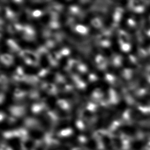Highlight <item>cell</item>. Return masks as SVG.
<instances>
[{"instance_id": "25", "label": "cell", "mask_w": 150, "mask_h": 150, "mask_svg": "<svg viewBox=\"0 0 150 150\" xmlns=\"http://www.w3.org/2000/svg\"><path fill=\"white\" fill-rule=\"evenodd\" d=\"M45 13V12L42 11V10H39V9H35L33 11H32L31 13V16L33 18H38L42 16H43Z\"/></svg>"}, {"instance_id": "15", "label": "cell", "mask_w": 150, "mask_h": 150, "mask_svg": "<svg viewBox=\"0 0 150 150\" xmlns=\"http://www.w3.org/2000/svg\"><path fill=\"white\" fill-rule=\"evenodd\" d=\"M122 12H123V9L122 8L117 7L115 8L112 16L114 23L117 24L119 22V21L121 18Z\"/></svg>"}, {"instance_id": "30", "label": "cell", "mask_w": 150, "mask_h": 150, "mask_svg": "<svg viewBox=\"0 0 150 150\" xmlns=\"http://www.w3.org/2000/svg\"><path fill=\"white\" fill-rule=\"evenodd\" d=\"M122 76L127 79H128L130 78L131 75V70L130 69H125L122 70Z\"/></svg>"}, {"instance_id": "28", "label": "cell", "mask_w": 150, "mask_h": 150, "mask_svg": "<svg viewBox=\"0 0 150 150\" xmlns=\"http://www.w3.org/2000/svg\"><path fill=\"white\" fill-rule=\"evenodd\" d=\"M49 73V68H42L38 71L37 76L39 77H45L46 75H47Z\"/></svg>"}, {"instance_id": "6", "label": "cell", "mask_w": 150, "mask_h": 150, "mask_svg": "<svg viewBox=\"0 0 150 150\" xmlns=\"http://www.w3.org/2000/svg\"><path fill=\"white\" fill-rule=\"evenodd\" d=\"M23 25L16 22L10 23L6 27L7 31L11 34H13L16 32H21L23 30Z\"/></svg>"}, {"instance_id": "22", "label": "cell", "mask_w": 150, "mask_h": 150, "mask_svg": "<svg viewBox=\"0 0 150 150\" xmlns=\"http://www.w3.org/2000/svg\"><path fill=\"white\" fill-rule=\"evenodd\" d=\"M60 27V24L59 21L56 20H50L47 25V28L52 30V29H57Z\"/></svg>"}, {"instance_id": "1", "label": "cell", "mask_w": 150, "mask_h": 150, "mask_svg": "<svg viewBox=\"0 0 150 150\" xmlns=\"http://www.w3.org/2000/svg\"><path fill=\"white\" fill-rule=\"evenodd\" d=\"M8 111L11 116L16 118L22 117L26 114V107L23 105H12L8 108Z\"/></svg>"}, {"instance_id": "24", "label": "cell", "mask_w": 150, "mask_h": 150, "mask_svg": "<svg viewBox=\"0 0 150 150\" xmlns=\"http://www.w3.org/2000/svg\"><path fill=\"white\" fill-rule=\"evenodd\" d=\"M75 86L76 87V88H77L78 89L80 90H84L86 88V83L81 79H79L78 80H77L76 81H75L74 83Z\"/></svg>"}, {"instance_id": "16", "label": "cell", "mask_w": 150, "mask_h": 150, "mask_svg": "<svg viewBox=\"0 0 150 150\" xmlns=\"http://www.w3.org/2000/svg\"><path fill=\"white\" fill-rule=\"evenodd\" d=\"M88 142V139L87 138L86 135H80L77 136V139L76 140V144L77 146L79 147H84L87 143Z\"/></svg>"}, {"instance_id": "33", "label": "cell", "mask_w": 150, "mask_h": 150, "mask_svg": "<svg viewBox=\"0 0 150 150\" xmlns=\"http://www.w3.org/2000/svg\"><path fill=\"white\" fill-rule=\"evenodd\" d=\"M120 47H121V49L122 51L125 52H127L130 50V45L128 43H122L121 45H120Z\"/></svg>"}, {"instance_id": "20", "label": "cell", "mask_w": 150, "mask_h": 150, "mask_svg": "<svg viewBox=\"0 0 150 150\" xmlns=\"http://www.w3.org/2000/svg\"><path fill=\"white\" fill-rule=\"evenodd\" d=\"M91 25L96 29L103 28V21L99 17L94 18L91 20Z\"/></svg>"}, {"instance_id": "10", "label": "cell", "mask_w": 150, "mask_h": 150, "mask_svg": "<svg viewBox=\"0 0 150 150\" xmlns=\"http://www.w3.org/2000/svg\"><path fill=\"white\" fill-rule=\"evenodd\" d=\"M13 57L8 53H4L1 55V61L6 66H10L13 63Z\"/></svg>"}, {"instance_id": "32", "label": "cell", "mask_w": 150, "mask_h": 150, "mask_svg": "<svg viewBox=\"0 0 150 150\" xmlns=\"http://www.w3.org/2000/svg\"><path fill=\"white\" fill-rule=\"evenodd\" d=\"M15 75H17V76H20V75H23L25 74L24 71H23V69L22 68V66H18L16 69V70H15L14 73H13Z\"/></svg>"}, {"instance_id": "36", "label": "cell", "mask_w": 150, "mask_h": 150, "mask_svg": "<svg viewBox=\"0 0 150 150\" xmlns=\"http://www.w3.org/2000/svg\"><path fill=\"white\" fill-rule=\"evenodd\" d=\"M0 112H1V113H0V119H1V121L2 122L3 120L5 118L6 115H5V114L3 111H1Z\"/></svg>"}, {"instance_id": "38", "label": "cell", "mask_w": 150, "mask_h": 150, "mask_svg": "<svg viewBox=\"0 0 150 150\" xmlns=\"http://www.w3.org/2000/svg\"><path fill=\"white\" fill-rule=\"evenodd\" d=\"M54 150H64V149H54Z\"/></svg>"}, {"instance_id": "14", "label": "cell", "mask_w": 150, "mask_h": 150, "mask_svg": "<svg viewBox=\"0 0 150 150\" xmlns=\"http://www.w3.org/2000/svg\"><path fill=\"white\" fill-rule=\"evenodd\" d=\"M122 62V58L121 55L114 54L111 57V62L113 66L118 67L121 66Z\"/></svg>"}, {"instance_id": "18", "label": "cell", "mask_w": 150, "mask_h": 150, "mask_svg": "<svg viewBox=\"0 0 150 150\" xmlns=\"http://www.w3.org/2000/svg\"><path fill=\"white\" fill-rule=\"evenodd\" d=\"M118 37L120 45L122 43H127L129 40L128 35L123 30L120 29L118 30Z\"/></svg>"}, {"instance_id": "7", "label": "cell", "mask_w": 150, "mask_h": 150, "mask_svg": "<svg viewBox=\"0 0 150 150\" xmlns=\"http://www.w3.org/2000/svg\"><path fill=\"white\" fill-rule=\"evenodd\" d=\"M6 45L9 49V50L11 52L16 53L19 54V53L22 50L20 46L18 45V43L13 39H8L6 41Z\"/></svg>"}, {"instance_id": "21", "label": "cell", "mask_w": 150, "mask_h": 150, "mask_svg": "<svg viewBox=\"0 0 150 150\" xmlns=\"http://www.w3.org/2000/svg\"><path fill=\"white\" fill-rule=\"evenodd\" d=\"M76 126L77 128L81 131H85L86 128V125L85 123V121L81 118H79L76 121Z\"/></svg>"}, {"instance_id": "9", "label": "cell", "mask_w": 150, "mask_h": 150, "mask_svg": "<svg viewBox=\"0 0 150 150\" xmlns=\"http://www.w3.org/2000/svg\"><path fill=\"white\" fill-rule=\"evenodd\" d=\"M104 97V93L100 88H97L94 89L91 94V98L93 102L95 103L100 101V100Z\"/></svg>"}, {"instance_id": "2", "label": "cell", "mask_w": 150, "mask_h": 150, "mask_svg": "<svg viewBox=\"0 0 150 150\" xmlns=\"http://www.w3.org/2000/svg\"><path fill=\"white\" fill-rule=\"evenodd\" d=\"M22 38L28 42H32L35 39L36 32L34 28L29 25H23V28L21 32Z\"/></svg>"}, {"instance_id": "29", "label": "cell", "mask_w": 150, "mask_h": 150, "mask_svg": "<svg viewBox=\"0 0 150 150\" xmlns=\"http://www.w3.org/2000/svg\"><path fill=\"white\" fill-rule=\"evenodd\" d=\"M98 45L103 48H108L111 46V42L110 40V39H107L105 40H103L102 42H100L99 43H98Z\"/></svg>"}, {"instance_id": "5", "label": "cell", "mask_w": 150, "mask_h": 150, "mask_svg": "<svg viewBox=\"0 0 150 150\" xmlns=\"http://www.w3.org/2000/svg\"><path fill=\"white\" fill-rule=\"evenodd\" d=\"M95 62L97 68L101 70H105L108 66V62L105 57L101 54H97L95 58Z\"/></svg>"}, {"instance_id": "35", "label": "cell", "mask_w": 150, "mask_h": 150, "mask_svg": "<svg viewBox=\"0 0 150 150\" xmlns=\"http://www.w3.org/2000/svg\"><path fill=\"white\" fill-rule=\"evenodd\" d=\"M5 94H4V93L2 91V92L1 93V96H0V103H1V104L3 103V101H4V100H5Z\"/></svg>"}, {"instance_id": "13", "label": "cell", "mask_w": 150, "mask_h": 150, "mask_svg": "<svg viewBox=\"0 0 150 150\" xmlns=\"http://www.w3.org/2000/svg\"><path fill=\"white\" fill-rule=\"evenodd\" d=\"M56 104L59 108L65 111H69L70 110V104L67 100L64 99H59L57 100Z\"/></svg>"}, {"instance_id": "27", "label": "cell", "mask_w": 150, "mask_h": 150, "mask_svg": "<svg viewBox=\"0 0 150 150\" xmlns=\"http://www.w3.org/2000/svg\"><path fill=\"white\" fill-rule=\"evenodd\" d=\"M56 43L54 40H53L52 39H47V40L46 41L44 46L47 49H50L54 48L56 46Z\"/></svg>"}, {"instance_id": "4", "label": "cell", "mask_w": 150, "mask_h": 150, "mask_svg": "<svg viewBox=\"0 0 150 150\" xmlns=\"http://www.w3.org/2000/svg\"><path fill=\"white\" fill-rule=\"evenodd\" d=\"M73 134V130L71 128L68 127L65 128L60 129L59 131L56 134V136L59 142L64 141L66 142L67 141V139H69Z\"/></svg>"}, {"instance_id": "17", "label": "cell", "mask_w": 150, "mask_h": 150, "mask_svg": "<svg viewBox=\"0 0 150 150\" xmlns=\"http://www.w3.org/2000/svg\"><path fill=\"white\" fill-rule=\"evenodd\" d=\"M74 30L76 32L81 35H86L88 33L89 29L88 27L82 25H76L74 27Z\"/></svg>"}, {"instance_id": "8", "label": "cell", "mask_w": 150, "mask_h": 150, "mask_svg": "<svg viewBox=\"0 0 150 150\" xmlns=\"http://www.w3.org/2000/svg\"><path fill=\"white\" fill-rule=\"evenodd\" d=\"M43 91H45L48 94L56 96L58 93L59 89L54 84L51 83H46L44 87Z\"/></svg>"}, {"instance_id": "31", "label": "cell", "mask_w": 150, "mask_h": 150, "mask_svg": "<svg viewBox=\"0 0 150 150\" xmlns=\"http://www.w3.org/2000/svg\"><path fill=\"white\" fill-rule=\"evenodd\" d=\"M59 52L62 56H67L70 54V50L68 47H63L59 51Z\"/></svg>"}, {"instance_id": "34", "label": "cell", "mask_w": 150, "mask_h": 150, "mask_svg": "<svg viewBox=\"0 0 150 150\" xmlns=\"http://www.w3.org/2000/svg\"><path fill=\"white\" fill-rule=\"evenodd\" d=\"M98 79L97 76L94 73H90L88 75V81L90 82H94L97 81Z\"/></svg>"}, {"instance_id": "12", "label": "cell", "mask_w": 150, "mask_h": 150, "mask_svg": "<svg viewBox=\"0 0 150 150\" xmlns=\"http://www.w3.org/2000/svg\"><path fill=\"white\" fill-rule=\"evenodd\" d=\"M105 80L113 86L117 87L120 85V80L111 74L106 73L105 74Z\"/></svg>"}, {"instance_id": "11", "label": "cell", "mask_w": 150, "mask_h": 150, "mask_svg": "<svg viewBox=\"0 0 150 150\" xmlns=\"http://www.w3.org/2000/svg\"><path fill=\"white\" fill-rule=\"evenodd\" d=\"M13 97L17 101H20L25 98V97L28 95V92L25 90H22L21 88H16L15 89L13 93Z\"/></svg>"}, {"instance_id": "19", "label": "cell", "mask_w": 150, "mask_h": 150, "mask_svg": "<svg viewBox=\"0 0 150 150\" xmlns=\"http://www.w3.org/2000/svg\"><path fill=\"white\" fill-rule=\"evenodd\" d=\"M8 78L6 77V75L2 74L1 75L0 78V84H1V88L2 91H5L7 90L8 87Z\"/></svg>"}, {"instance_id": "3", "label": "cell", "mask_w": 150, "mask_h": 150, "mask_svg": "<svg viewBox=\"0 0 150 150\" xmlns=\"http://www.w3.org/2000/svg\"><path fill=\"white\" fill-rule=\"evenodd\" d=\"M24 126L25 128L33 129V130H40L42 128L40 122L35 118L33 117H27L23 121Z\"/></svg>"}, {"instance_id": "26", "label": "cell", "mask_w": 150, "mask_h": 150, "mask_svg": "<svg viewBox=\"0 0 150 150\" xmlns=\"http://www.w3.org/2000/svg\"><path fill=\"white\" fill-rule=\"evenodd\" d=\"M76 69L81 73H85L87 71V70H88L87 66L86 64H84V63H82L80 62L78 64Z\"/></svg>"}, {"instance_id": "23", "label": "cell", "mask_w": 150, "mask_h": 150, "mask_svg": "<svg viewBox=\"0 0 150 150\" xmlns=\"http://www.w3.org/2000/svg\"><path fill=\"white\" fill-rule=\"evenodd\" d=\"M97 107H98L97 104L96 103H95L94 102H88L87 103L85 108L89 111L94 114V112L97 110Z\"/></svg>"}, {"instance_id": "37", "label": "cell", "mask_w": 150, "mask_h": 150, "mask_svg": "<svg viewBox=\"0 0 150 150\" xmlns=\"http://www.w3.org/2000/svg\"><path fill=\"white\" fill-rule=\"evenodd\" d=\"M79 150H84V148H82V147H79ZM72 150H77L76 147H74Z\"/></svg>"}]
</instances>
